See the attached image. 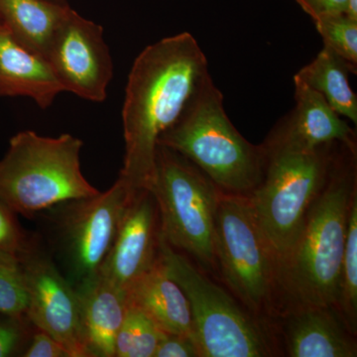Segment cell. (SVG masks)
I'll use <instances>...</instances> for the list:
<instances>
[{"instance_id":"obj_1","label":"cell","mask_w":357,"mask_h":357,"mask_svg":"<svg viewBox=\"0 0 357 357\" xmlns=\"http://www.w3.org/2000/svg\"><path fill=\"white\" fill-rule=\"evenodd\" d=\"M206 55L189 32L149 45L134 61L122 109L126 156L119 177L148 190L158 139L210 77Z\"/></svg>"},{"instance_id":"obj_2","label":"cell","mask_w":357,"mask_h":357,"mask_svg":"<svg viewBox=\"0 0 357 357\" xmlns=\"http://www.w3.org/2000/svg\"><path fill=\"white\" fill-rule=\"evenodd\" d=\"M356 195V151L342 145L325 185L277 266V291L292 310L337 307L349 208Z\"/></svg>"},{"instance_id":"obj_3","label":"cell","mask_w":357,"mask_h":357,"mask_svg":"<svg viewBox=\"0 0 357 357\" xmlns=\"http://www.w3.org/2000/svg\"><path fill=\"white\" fill-rule=\"evenodd\" d=\"M158 145L192 162L225 194L248 197L261 183L265 154L230 121L223 96L206 77L176 123L162 133Z\"/></svg>"},{"instance_id":"obj_4","label":"cell","mask_w":357,"mask_h":357,"mask_svg":"<svg viewBox=\"0 0 357 357\" xmlns=\"http://www.w3.org/2000/svg\"><path fill=\"white\" fill-rule=\"evenodd\" d=\"M83 141L70 134L44 137L26 130L14 135L0 160V199L15 213L39 211L100 194L81 169Z\"/></svg>"},{"instance_id":"obj_5","label":"cell","mask_w":357,"mask_h":357,"mask_svg":"<svg viewBox=\"0 0 357 357\" xmlns=\"http://www.w3.org/2000/svg\"><path fill=\"white\" fill-rule=\"evenodd\" d=\"M337 144L303 149L267 138L262 144L264 174L248 198L277 266L287 255L310 206L328 180L337 154Z\"/></svg>"},{"instance_id":"obj_6","label":"cell","mask_w":357,"mask_h":357,"mask_svg":"<svg viewBox=\"0 0 357 357\" xmlns=\"http://www.w3.org/2000/svg\"><path fill=\"white\" fill-rule=\"evenodd\" d=\"M148 191L158 208L162 238L206 270L215 269V218L222 192L215 183L184 156L158 145Z\"/></svg>"},{"instance_id":"obj_7","label":"cell","mask_w":357,"mask_h":357,"mask_svg":"<svg viewBox=\"0 0 357 357\" xmlns=\"http://www.w3.org/2000/svg\"><path fill=\"white\" fill-rule=\"evenodd\" d=\"M159 258L177 282L191 309L194 337L201 357H264L271 340L257 317L199 272L160 234Z\"/></svg>"},{"instance_id":"obj_8","label":"cell","mask_w":357,"mask_h":357,"mask_svg":"<svg viewBox=\"0 0 357 357\" xmlns=\"http://www.w3.org/2000/svg\"><path fill=\"white\" fill-rule=\"evenodd\" d=\"M215 255L225 283L248 311L258 318L273 307L277 262L248 197L222 192Z\"/></svg>"},{"instance_id":"obj_9","label":"cell","mask_w":357,"mask_h":357,"mask_svg":"<svg viewBox=\"0 0 357 357\" xmlns=\"http://www.w3.org/2000/svg\"><path fill=\"white\" fill-rule=\"evenodd\" d=\"M135 192L119 177L107 191L60 204L59 236L74 287L98 274Z\"/></svg>"},{"instance_id":"obj_10","label":"cell","mask_w":357,"mask_h":357,"mask_svg":"<svg viewBox=\"0 0 357 357\" xmlns=\"http://www.w3.org/2000/svg\"><path fill=\"white\" fill-rule=\"evenodd\" d=\"M50 63L65 91L102 102L114 77V61L102 26L70 9L49 49Z\"/></svg>"},{"instance_id":"obj_11","label":"cell","mask_w":357,"mask_h":357,"mask_svg":"<svg viewBox=\"0 0 357 357\" xmlns=\"http://www.w3.org/2000/svg\"><path fill=\"white\" fill-rule=\"evenodd\" d=\"M20 259L28 290L26 318L60 342L70 357H91L82 332L76 288L36 248Z\"/></svg>"},{"instance_id":"obj_12","label":"cell","mask_w":357,"mask_h":357,"mask_svg":"<svg viewBox=\"0 0 357 357\" xmlns=\"http://www.w3.org/2000/svg\"><path fill=\"white\" fill-rule=\"evenodd\" d=\"M160 220L156 202L138 190L126 206L114 243L98 274L124 292L158 258Z\"/></svg>"},{"instance_id":"obj_13","label":"cell","mask_w":357,"mask_h":357,"mask_svg":"<svg viewBox=\"0 0 357 357\" xmlns=\"http://www.w3.org/2000/svg\"><path fill=\"white\" fill-rule=\"evenodd\" d=\"M294 83L295 107L276 124L267 139L303 149L340 143L356 151V132L349 123L318 91L297 77H294Z\"/></svg>"},{"instance_id":"obj_14","label":"cell","mask_w":357,"mask_h":357,"mask_svg":"<svg viewBox=\"0 0 357 357\" xmlns=\"http://www.w3.org/2000/svg\"><path fill=\"white\" fill-rule=\"evenodd\" d=\"M286 347L291 357H356L354 335L333 307H304L289 312Z\"/></svg>"},{"instance_id":"obj_15","label":"cell","mask_w":357,"mask_h":357,"mask_svg":"<svg viewBox=\"0 0 357 357\" xmlns=\"http://www.w3.org/2000/svg\"><path fill=\"white\" fill-rule=\"evenodd\" d=\"M75 288L89 356L115 357V340L128 306V293L98 274Z\"/></svg>"},{"instance_id":"obj_16","label":"cell","mask_w":357,"mask_h":357,"mask_svg":"<svg viewBox=\"0 0 357 357\" xmlns=\"http://www.w3.org/2000/svg\"><path fill=\"white\" fill-rule=\"evenodd\" d=\"M63 91L50 63L16 41L0 23V96L29 98L46 109Z\"/></svg>"},{"instance_id":"obj_17","label":"cell","mask_w":357,"mask_h":357,"mask_svg":"<svg viewBox=\"0 0 357 357\" xmlns=\"http://www.w3.org/2000/svg\"><path fill=\"white\" fill-rule=\"evenodd\" d=\"M128 302L145 312L163 332L195 338L189 301L159 255L153 266L129 287Z\"/></svg>"},{"instance_id":"obj_18","label":"cell","mask_w":357,"mask_h":357,"mask_svg":"<svg viewBox=\"0 0 357 357\" xmlns=\"http://www.w3.org/2000/svg\"><path fill=\"white\" fill-rule=\"evenodd\" d=\"M70 7L51 0H0V23L16 41L46 59Z\"/></svg>"},{"instance_id":"obj_19","label":"cell","mask_w":357,"mask_h":357,"mask_svg":"<svg viewBox=\"0 0 357 357\" xmlns=\"http://www.w3.org/2000/svg\"><path fill=\"white\" fill-rule=\"evenodd\" d=\"M349 73L351 68L345 61L324 45L317 57L294 77L318 91L338 115L356 124L357 96L349 86Z\"/></svg>"},{"instance_id":"obj_20","label":"cell","mask_w":357,"mask_h":357,"mask_svg":"<svg viewBox=\"0 0 357 357\" xmlns=\"http://www.w3.org/2000/svg\"><path fill=\"white\" fill-rule=\"evenodd\" d=\"M166 333L145 312L128 304L115 340V357H154Z\"/></svg>"},{"instance_id":"obj_21","label":"cell","mask_w":357,"mask_h":357,"mask_svg":"<svg viewBox=\"0 0 357 357\" xmlns=\"http://www.w3.org/2000/svg\"><path fill=\"white\" fill-rule=\"evenodd\" d=\"M337 307L347 328L356 335L357 328V195L351 202L347 222L342 270L340 295Z\"/></svg>"},{"instance_id":"obj_22","label":"cell","mask_w":357,"mask_h":357,"mask_svg":"<svg viewBox=\"0 0 357 357\" xmlns=\"http://www.w3.org/2000/svg\"><path fill=\"white\" fill-rule=\"evenodd\" d=\"M324 45L332 49L337 56L357 73V20L345 13L324 16L314 20Z\"/></svg>"},{"instance_id":"obj_23","label":"cell","mask_w":357,"mask_h":357,"mask_svg":"<svg viewBox=\"0 0 357 357\" xmlns=\"http://www.w3.org/2000/svg\"><path fill=\"white\" fill-rule=\"evenodd\" d=\"M27 307V285L20 257L8 256L0 263V314L21 318L26 317Z\"/></svg>"},{"instance_id":"obj_24","label":"cell","mask_w":357,"mask_h":357,"mask_svg":"<svg viewBox=\"0 0 357 357\" xmlns=\"http://www.w3.org/2000/svg\"><path fill=\"white\" fill-rule=\"evenodd\" d=\"M17 213L0 199V252L20 256L34 250V243L20 227Z\"/></svg>"},{"instance_id":"obj_25","label":"cell","mask_w":357,"mask_h":357,"mask_svg":"<svg viewBox=\"0 0 357 357\" xmlns=\"http://www.w3.org/2000/svg\"><path fill=\"white\" fill-rule=\"evenodd\" d=\"M26 317H7L0 319V357L13 356L20 351L27 337Z\"/></svg>"},{"instance_id":"obj_26","label":"cell","mask_w":357,"mask_h":357,"mask_svg":"<svg viewBox=\"0 0 357 357\" xmlns=\"http://www.w3.org/2000/svg\"><path fill=\"white\" fill-rule=\"evenodd\" d=\"M154 357H201V352L194 337L166 333Z\"/></svg>"},{"instance_id":"obj_27","label":"cell","mask_w":357,"mask_h":357,"mask_svg":"<svg viewBox=\"0 0 357 357\" xmlns=\"http://www.w3.org/2000/svg\"><path fill=\"white\" fill-rule=\"evenodd\" d=\"M22 356L26 357H70L69 352L55 338L38 330L31 338L29 347Z\"/></svg>"},{"instance_id":"obj_28","label":"cell","mask_w":357,"mask_h":357,"mask_svg":"<svg viewBox=\"0 0 357 357\" xmlns=\"http://www.w3.org/2000/svg\"><path fill=\"white\" fill-rule=\"evenodd\" d=\"M312 21L324 16L347 13L349 0H295Z\"/></svg>"},{"instance_id":"obj_29","label":"cell","mask_w":357,"mask_h":357,"mask_svg":"<svg viewBox=\"0 0 357 357\" xmlns=\"http://www.w3.org/2000/svg\"><path fill=\"white\" fill-rule=\"evenodd\" d=\"M11 255H6V253H1L0 252V263L3 261L4 259H6V257H8V256H10ZM15 256V255H14Z\"/></svg>"},{"instance_id":"obj_30","label":"cell","mask_w":357,"mask_h":357,"mask_svg":"<svg viewBox=\"0 0 357 357\" xmlns=\"http://www.w3.org/2000/svg\"><path fill=\"white\" fill-rule=\"evenodd\" d=\"M51 1L59 2V3H67L66 0H51Z\"/></svg>"}]
</instances>
